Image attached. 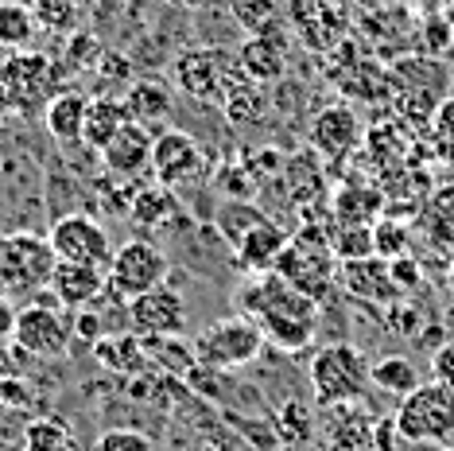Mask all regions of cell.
Segmentation results:
<instances>
[{
	"label": "cell",
	"instance_id": "1",
	"mask_svg": "<svg viewBox=\"0 0 454 451\" xmlns=\"http://www.w3.org/2000/svg\"><path fill=\"white\" fill-rule=\"evenodd\" d=\"M241 312L261 327L264 338L284 351H299L315 338L318 304L287 284L280 273H261L241 289Z\"/></svg>",
	"mask_w": 454,
	"mask_h": 451
},
{
	"label": "cell",
	"instance_id": "2",
	"mask_svg": "<svg viewBox=\"0 0 454 451\" xmlns=\"http://www.w3.org/2000/svg\"><path fill=\"white\" fill-rule=\"evenodd\" d=\"M0 86H4L8 101H12V113L20 117H43L47 101L59 94L63 86V70L55 67V59L43 55V51H12L0 63Z\"/></svg>",
	"mask_w": 454,
	"mask_h": 451
},
{
	"label": "cell",
	"instance_id": "3",
	"mask_svg": "<svg viewBox=\"0 0 454 451\" xmlns=\"http://www.w3.org/2000/svg\"><path fill=\"white\" fill-rule=\"evenodd\" d=\"M311 393L315 405H342V401H365L369 393V358L354 343H330L311 358Z\"/></svg>",
	"mask_w": 454,
	"mask_h": 451
},
{
	"label": "cell",
	"instance_id": "4",
	"mask_svg": "<svg viewBox=\"0 0 454 451\" xmlns=\"http://www.w3.org/2000/svg\"><path fill=\"white\" fill-rule=\"evenodd\" d=\"M400 439L408 444H450L454 439V385L423 382L396 408Z\"/></svg>",
	"mask_w": 454,
	"mask_h": 451
},
{
	"label": "cell",
	"instance_id": "5",
	"mask_svg": "<svg viewBox=\"0 0 454 451\" xmlns=\"http://www.w3.org/2000/svg\"><path fill=\"white\" fill-rule=\"evenodd\" d=\"M264 343H268L264 331L241 312V315H230V320H218L206 327V331L194 338V354H199V366L230 374V370H241V366L256 362Z\"/></svg>",
	"mask_w": 454,
	"mask_h": 451
},
{
	"label": "cell",
	"instance_id": "6",
	"mask_svg": "<svg viewBox=\"0 0 454 451\" xmlns=\"http://www.w3.org/2000/svg\"><path fill=\"white\" fill-rule=\"evenodd\" d=\"M272 273H280L287 284H295L299 292L311 296L318 304L326 296V289H334V281H338V257L330 249V238H323L318 230H303L299 238L284 245Z\"/></svg>",
	"mask_w": 454,
	"mask_h": 451
},
{
	"label": "cell",
	"instance_id": "7",
	"mask_svg": "<svg viewBox=\"0 0 454 451\" xmlns=\"http://www.w3.org/2000/svg\"><path fill=\"white\" fill-rule=\"evenodd\" d=\"M55 249H51L47 238L39 233H8L0 238V284L8 292H35L51 284V273H55Z\"/></svg>",
	"mask_w": 454,
	"mask_h": 451
},
{
	"label": "cell",
	"instance_id": "8",
	"mask_svg": "<svg viewBox=\"0 0 454 451\" xmlns=\"http://www.w3.org/2000/svg\"><path fill=\"white\" fill-rule=\"evenodd\" d=\"M152 179L160 187H199L210 179V156L191 132L183 129H160L152 145Z\"/></svg>",
	"mask_w": 454,
	"mask_h": 451
},
{
	"label": "cell",
	"instance_id": "9",
	"mask_svg": "<svg viewBox=\"0 0 454 451\" xmlns=\"http://www.w3.org/2000/svg\"><path fill=\"white\" fill-rule=\"evenodd\" d=\"M233 70L237 63L222 47H191L171 63V82L183 98L202 101V106H222Z\"/></svg>",
	"mask_w": 454,
	"mask_h": 451
},
{
	"label": "cell",
	"instance_id": "10",
	"mask_svg": "<svg viewBox=\"0 0 454 451\" xmlns=\"http://www.w3.org/2000/svg\"><path fill=\"white\" fill-rule=\"evenodd\" d=\"M106 284L113 296H121L129 304L132 296L168 284V257H163L160 245L144 238L125 241L121 249H113V261L106 265Z\"/></svg>",
	"mask_w": 454,
	"mask_h": 451
},
{
	"label": "cell",
	"instance_id": "11",
	"mask_svg": "<svg viewBox=\"0 0 454 451\" xmlns=\"http://www.w3.org/2000/svg\"><path fill=\"white\" fill-rule=\"evenodd\" d=\"M12 338L32 358H63L74 338V315H67L55 304H27L16 312Z\"/></svg>",
	"mask_w": 454,
	"mask_h": 451
},
{
	"label": "cell",
	"instance_id": "12",
	"mask_svg": "<svg viewBox=\"0 0 454 451\" xmlns=\"http://www.w3.org/2000/svg\"><path fill=\"white\" fill-rule=\"evenodd\" d=\"M315 436L323 451H377V416L365 401L318 405Z\"/></svg>",
	"mask_w": 454,
	"mask_h": 451
},
{
	"label": "cell",
	"instance_id": "13",
	"mask_svg": "<svg viewBox=\"0 0 454 451\" xmlns=\"http://www.w3.org/2000/svg\"><path fill=\"white\" fill-rule=\"evenodd\" d=\"M47 241H51V249H55L59 261L94 265V269H106L113 261L109 230L98 218H90V214H63V218H55Z\"/></svg>",
	"mask_w": 454,
	"mask_h": 451
},
{
	"label": "cell",
	"instance_id": "14",
	"mask_svg": "<svg viewBox=\"0 0 454 451\" xmlns=\"http://www.w3.org/2000/svg\"><path fill=\"white\" fill-rule=\"evenodd\" d=\"M129 327L140 338H160V335H183L187 327V304L171 284L148 289L129 300Z\"/></svg>",
	"mask_w": 454,
	"mask_h": 451
},
{
	"label": "cell",
	"instance_id": "15",
	"mask_svg": "<svg viewBox=\"0 0 454 451\" xmlns=\"http://www.w3.org/2000/svg\"><path fill=\"white\" fill-rule=\"evenodd\" d=\"M361 137H365V129H361L354 106H326L311 121V148L326 163H342L346 156H354Z\"/></svg>",
	"mask_w": 454,
	"mask_h": 451
},
{
	"label": "cell",
	"instance_id": "16",
	"mask_svg": "<svg viewBox=\"0 0 454 451\" xmlns=\"http://www.w3.org/2000/svg\"><path fill=\"white\" fill-rule=\"evenodd\" d=\"M152 145H156V132L129 121L117 137L101 148V163L113 179H140V176H152Z\"/></svg>",
	"mask_w": 454,
	"mask_h": 451
},
{
	"label": "cell",
	"instance_id": "17",
	"mask_svg": "<svg viewBox=\"0 0 454 451\" xmlns=\"http://www.w3.org/2000/svg\"><path fill=\"white\" fill-rule=\"evenodd\" d=\"M51 296H55L59 307L67 312H82V307L98 304L101 292H109L106 284V269H94V265H74V261H59L55 273H51Z\"/></svg>",
	"mask_w": 454,
	"mask_h": 451
},
{
	"label": "cell",
	"instance_id": "18",
	"mask_svg": "<svg viewBox=\"0 0 454 451\" xmlns=\"http://www.w3.org/2000/svg\"><path fill=\"white\" fill-rule=\"evenodd\" d=\"M338 281L346 284L349 296H357L361 304H396V281L388 273V261L380 257H361V261H342L338 265Z\"/></svg>",
	"mask_w": 454,
	"mask_h": 451
},
{
	"label": "cell",
	"instance_id": "19",
	"mask_svg": "<svg viewBox=\"0 0 454 451\" xmlns=\"http://www.w3.org/2000/svg\"><path fill=\"white\" fill-rule=\"evenodd\" d=\"M295 28H299V36H303L307 47L326 51L346 36L349 16L338 0H303V8L295 12Z\"/></svg>",
	"mask_w": 454,
	"mask_h": 451
},
{
	"label": "cell",
	"instance_id": "20",
	"mask_svg": "<svg viewBox=\"0 0 454 451\" xmlns=\"http://www.w3.org/2000/svg\"><path fill=\"white\" fill-rule=\"evenodd\" d=\"M237 67L245 78L261 82H280L287 75V39L284 36H249L237 51Z\"/></svg>",
	"mask_w": 454,
	"mask_h": 451
},
{
	"label": "cell",
	"instance_id": "21",
	"mask_svg": "<svg viewBox=\"0 0 454 451\" xmlns=\"http://www.w3.org/2000/svg\"><path fill=\"white\" fill-rule=\"evenodd\" d=\"M125 109L129 121H137L144 129H160L175 113V90L163 78H137L125 90Z\"/></svg>",
	"mask_w": 454,
	"mask_h": 451
},
{
	"label": "cell",
	"instance_id": "22",
	"mask_svg": "<svg viewBox=\"0 0 454 451\" xmlns=\"http://www.w3.org/2000/svg\"><path fill=\"white\" fill-rule=\"evenodd\" d=\"M86 109H90V98L82 94V90H59V94L47 101V109H43V125L51 132V140L63 145V148L82 145Z\"/></svg>",
	"mask_w": 454,
	"mask_h": 451
},
{
	"label": "cell",
	"instance_id": "23",
	"mask_svg": "<svg viewBox=\"0 0 454 451\" xmlns=\"http://www.w3.org/2000/svg\"><path fill=\"white\" fill-rule=\"evenodd\" d=\"M287 241H292V238L284 233V226H276L272 218H268L264 226H256L249 238H245V241L233 249V265H241V269L253 273V276L272 273Z\"/></svg>",
	"mask_w": 454,
	"mask_h": 451
},
{
	"label": "cell",
	"instance_id": "24",
	"mask_svg": "<svg viewBox=\"0 0 454 451\" xmlns=\"http://www.w3.org/2000/svg\"><path fill=\"white\" fill-rule=\"evenodd\" d=\"M129 125V109H125V98H113V94H101V98H90V109H86V125H82V145L90 152H98L117 137L121 129Z\"/></svg>",
	"mask_w": 454,
	"mask_h": 451
},
{
	"label": "cell",
	"instance_id": "25",
	"mask_svg": "<svg viewBox=\"0 0 454 451\" xmlns=\"http://www.w3.org/2000/svg\"><path fill=\"white\" fill-rule=\"evenodd\" d=\"M222 109H225V117H230L237 129L261 125L264 113H268L264 86H261V82H253V78H245V75H241V67H237V70H233V78H230V86H225Z\"/></svg>",
	"mask_w": 454,
	"mask_h": 451
},
{
	"label": "cell",
	"instance_id": "26",
	"mask_svg": "<svg viewBox=\"0 0 454 451\" xmlns=\"http://www.w3.org/2000/svg\"><path fill=\"white\" fill-rule=\"evenodd\" d=\"M129 214L144 230H171V222L179 218V194L171 187L152 183V187H144L129 199Z\"/></svg>",
	"mask_w": 454,
	"mask_h": 451
},
{
	"label": "cell",
	"instance_id": "27",
	"mask_svg": "<svg viewBox=\"0 0 454 451\" xmlns=\"http://www.w3.org/2000/svg\"><path fill=\"white\" fill-rule=\"evenodd\" d=\"M39 32L35 12L27 0H0V51H27Z\"/></svg>",
	"mask_w": 454,
	"mask_h": 451
},
{
	"label": "cell",
	"instance_id": "28",
	"mask_svg": "<svg viewBox=\"0 0 454 451\" xmlns=\"http://www.w3.org/2000/svg\"><path fill=\"white\" fill-rule=\"evenodd\" d=\"M315 408L307 401H299V397H292V401L280 405V413H272V432L276 439H280L284 447H303L315 439Z\"/></svg>",
	"mask_w": 454,
	"mask_h": 451
},
{
	"label": "cell",
	"instance_id": "29",
	"mask_svg": "<svg viewBox=\"0 0 454 451\" xmlns=\"http://www.w3.org/2000/svg\"><path fill=\"white\" fill-rule=\"evenodd\" d=\"M369 382H373L380 393L400 397V401L423 385L416 362H408L404 354H388V358H380V362H373V366H369Z\"/></svg>",
	"mask_w": 454,
	"mask_h": 451
},
{
	"label": "cell",
	"instance_id": "30",
	"mask_svg": "<svg viewBox=\"0 0 454 451\" xmlns=\"http://www.w3.org/2000/svg\"><path fill=\"white\" fill-rule=\"evenodd\" d=\"M94 354L117 374H137V370L148 366V354H144V338L140 335H101L94 343Z\"/></svg>",
	"mask_w": 454,
	"mask_h": 451
},
{
	"label": "cell",
	"instance_id": "31",
	"mask_svg": "<svg viewBox=\"0 0 454 451\" xmlns=\"http://www.w3.org/2000/svg\"><path fill=\"white\" fill-rule=\"evenodd\" d=\"M144 354L148 362L163 366L168 374H183L187 377L194 366H199V354H194V343H183L179 335H160V338H144Z\"/></svg>",
	"mask_w": 454,
	"mask_h": 451
},
{
	"label": "cell",
	"instance_id": "32",
	"mask_svg": "<svg viewBox=\"0 0 454 451\" xmlns=\"http://www.w3.org/2000/svg\"><path fill=\"white\" fill-rule=\"evenodd\" d=\"M233 16L249 36H284V16L276 0H233Z\"/></svg>",
	"mask_w": 454,
	"mask_h": 451
},
{
	"label": "cell",
	"instance_id": "33",
	"mask_svg": "<svg viewBox=\"0 0 454 451\" xmlns=\"http://www.w3.org/2000/svg\"><path fill=\"white\" fill-rule=\"evenodd\" d=\"M268 222V214L264 210H256V207H249V202H225V207L218 210V230H222V238L233 245H241L249 233L256 230V226H264Z\"/></svg>",
	"mask_w": 454,
	"mask_h": 451
},
{
	"label": "cell",
	"instance_id": "34",
	"mask_svg": "<svg viewBox=\"0 0 454 451\" xmlns=\"http://www.w3.org/2000/svg\"><path fill=\"white\" fill-rule=\"evenodd\" d=\"M330 249H334L338 265L342 261H361V257H377L373 253V226H334L330 230Z\"/></svg>",
	"mask_w": 454,
	"mask_h": 451
},
{
	"label": "cell",
	"instance_id": "35",
	"mask_svg": "<svg viewBox=\"0 0 454 451\" xmlns=\"http://www.w3.org/2000/svg\"><path fill=\"white\" fill-rule=\"evenodd\" d=\"M35 24L55 36H70L82 20V0H32Z\"/></svg>",
	"mask_w": 454,
	"mask_h": 451
},
{
	"label": "cell",
	"instance_id": "36",
	"mask_svg": "<svg viewBox=\"0 0 454 451\" xmlns=\"http://www.w3.org/2000/svg\"><path fill=\"white\" fill-rule=\"evenodd\" d=\"M411 249V230L396 218H377L373 222V253L380 261H396V257H408Z\"/></svg>",
	"mask_w": 454,
	"mask_h": 451
},
{
	"label": "cell",
	"instance_id": "37",
	"mask_svg": "<svg viewBox=\"0 0 454 451\" xmlns=\"http://www.w3.org/2000/svg\"><path fill=\"white\" fill-rule=\"evenodd\" d=\"M419 55H431V59H442L454 39V20L447 12H427L419 20Z\"/></svg>",
	"mask_w": 454,
	"mask_h": 451
},
{
	"label": "cell",
	"instance_id": "38",
	"mask_svg": "<svg viewBox=\"0 0 454 451\" xmlns=\"http://www.w3.org/2000/svg\"><path fill=\"white\" fill-rule=\"evenodd\" d=\"M94 451H156V444L137 428H109V432L98 436Z\"/></svg>",
	"mask_w": 454,
	"mask_h": 451
},
{
	"label": "cell",
	"instance_id": "39",
	"mask_svg": "<svg viewBox=\"0 0 454 451\" xmlns=\"http://www.w3.org/2000/svg\"><path fill=\"white\" fill-rule=\"evenodd\" d=\"M27 444H32V451H67L70 436L55 420H35V424L27 428Z\"/></svg>",
	"mask_w": 454,
	"mask_h": 451
},
{
	"label": "cell",
	"instance_id": "40",
	"mask_svg": "<svg viewBox=\"0 0 454 451\" xmlns=\"http://www.w3.org/2000/svg\"><path fill=\"white\" fill-rule=\"evenodd\" d=\"M388 273H392V281H396L400 292H404V289H416V284L423 281V269H419L416 257H396V261H388Z\"/></svg>",
	"mask_w": 454,
	"mask_h": 451
},
{
	"label": "cell",
	"instance_id": "41",
	"mask_svg": "<svg viewBox=\"0 0 454 451\" xmlns=\"http://www.w3.org/2000/svg\"><path fill=\"white\" fill-rule=\"evenodd\" d=\"M431 374H435V382L454 385V343L435 346V354H431Z\"/></svg>",
	"mask_w": 454,
	"mask_h": 451
},
{
	"label": "cell",
	"instance_id": "42",
	"mask_svg": "<svg viewBox=\"0 0 454 451\" xmlns=\"http://www.w3.org/2000/svg\"><path fill=\"white\" fill-rule=\"evenodd\" d=\"M67 55L74 59V63H78V59H86L90 67H98V63H101V47H98V39H94V36H74V39L67 44Z\"/></svg>",
	"mask_w": 454,
	"mask_h": 451
},
{
	"label": "cell",
	"instance_id": "43",
	"mask_svg": "<svg viewBox=\"0 0 454 451\" xmlns=\"http://www.w3.org/2000/svg\"><path fill=\"white\" fill-rule=\"evenodd\" d=\"M400 447V428H396V416L385 413L377 416V451H396Z\"/></svg>",
	"mask_w": 454,
	"mask_h": 451
},
{
	"label": "cell",
	"instance_id": "44",
	"mask_svg": "<svg viewBox=\"0 0 454 451\" xmlns=\"http://www.w3.org/2000/svg\"><path fill=\"white\" fill-rule=\"evenodd\" d=\"M435 125H439V132L454 137V94H450L447 101H439V109H435Z\"/></svg>",
	"mask_w": 454,
	"mask_h": 451
},
{
	"label": "cell",
	"instance_id": "45",
	"mask_svg": "<svg viewBox=\"0 0 454 451\" xmlns=\"http://www.w3.org/2000/svg\"><path fill=\"white\" fill-rule=\"evenodd\" d=\"M404 4L419 8V12H442V8H450L454 0H404Z\"/></svg>",
	"mask_w": 454,
	"mask_h": 451
},
{
	"label": "cell",
	"instance_id": "46",
	"mask_svg": "<svg viewBox=\"0 0 454 451\" xmlns=\"http://www.w3.org/2000/svg\"><path fill=\"white\" fill-rule=\"evenodd\" d=\"M12 323H16V312L0 300V335H12Z\"/></svg>",
	"mask_w": 454,
	"mask_h": 451
},
{
	"label": "cell",
	"instance_id": "47",
	"mask_svg": "<svg viewBox=\"0 0 454 451\" xmlns=\"http://www.w3.org/2000/svg\"><path fill=\"white\" fill-rule=\"evenodd\" d=\"M12 117V101H8V94H4V86H0V125Z\"/></svg>",
	"mask_w": 454,
	"mask_h": 451
},
{
	"label": "cell",
	"instance_id": "48",
	"mask_svg": "<svg viewBox=\"0 0 454 451\" xmlns=\"http://www.w3.org/2000/svg\"><path fill=\"white\" fill-rule=\"evenodd\" d=\"M361 4V12H380V8H388L392 0H357Z\"/></svg>",
	"mask_w": 454,
	"mask_h": 451
},
{
	"label": "cell",
	"instance_id": "49",
	"mask_svg": "<svg viewBox=\"0 0 454 451\" xmlns=\"http://www.w3.org/2000/svg\"><path fill=\"white\" fill-rule=\"evenodd\" d=\"M450 292H454V265H450Z\"/></svg>",
	"mask_w": 454,
	"mask_h": 451
},
{
	"label": "cell",
	"instance_id": "50",
	"mask_svg": "<svg viewBox=\"0 0 454 451\" xmlns=\"http://www.w3.org/2000/svg\"><path fill=\"white\" fill-rule=\"evenodd\" d=\"M442 451H454V447H450V444H447V447H442Z\"/></svg>",
	"mask_w": 454,
	"mask_h": 451
}]
</instances>
